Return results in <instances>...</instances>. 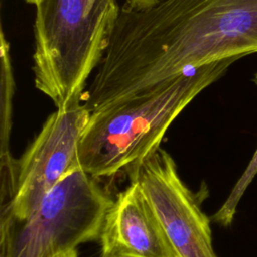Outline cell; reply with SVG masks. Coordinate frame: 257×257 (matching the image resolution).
Returning <instances> with one entry per match:
<instances>
[{
    "label": "cell",
    "instance_id": "obj_2",
    "mask_svg": "<svg viewBox=\"0 0 257 257\" xmlns=\"http://www.w3.org/2000/svg\"><path fill=\"white\" fill-rule=\"evenodd\" d=\"M138 41L163 77L257 52V0H162L136 18Z\"/></svg>",
    "mask_w": 257,
    "mask_h": 257
},
{
    "label": "cell",
    "instance_id": "obj_5",
    "mask_svg": "<svg viewBox=\"0 0 257 257\" xmlns=\"http://www.w3.org/2000/svg\"><path fill=\"white\" fill-rule=\"evenodd\" d=\"M90 111L83 102L56 108L15 160L14 195L0 215L27 218L62 178L80 168L78 150Z\"/></svg>",
    "mask_w": 257,
    "mask_h": 257
},
{
    "label": "cell",
    "instance_id": "obj_7",
    "mask_svg": "<svg viewBox=\"0 0 257 257\" xmlns=\"http://www.w3.org/2000/svg\"><path fill=\"white\" fill-rule=\"evenodd\" d=\"M101 254L178 257L137 181L113 199L99 236Z\"/></svg>",
    "mask_w": 257,
    "mask_h": 257
},
{
    "label": "cell",
    "instance_id": "obj_4",
    "mask_svg": "<svg viewBox=\"0 0 257 257\" xmlns=\"http://www.w3.org/2000/svg\"><path fill=\"white\" fill-rule=\"evenodd\" d=\"M112 201L97 179L78 168L27 218L0 215V257H54L98 240Z\"/></svg>",
    "mask_w": 257,
    "mask_h": 257
},
{
    "label": "cell",
    "instance_id": "obj_8",
    "mask_svg": "<svg viewBox=\"0 0 257 257\" xmlns=\"http://www.w3.org/2000/svg\"><path fill=\"white\" fill-rule=\"evenodd\" d=\"M0 166H10L15 158L10 152L13 98L16 84L10 57V43L4 30L0 32Z\"/></svg>",
    "mask_w": 257,
    "mask_h": 257
},
{
    "label": "cell",
    "instance_id": "obj_13",
    "mask_svg": "<svg viewBox=\"0 0 257 257\" xmlns=\"http://www.w3.org/2000/svg\"><path fill=\"white\" fill-rule=\"evenodd\" d=\"M42 0H25V2L26 3H28V4H31V5H34V6H36L38 3H40Z\"/></svg>",
    "mask_w": 257,
    "mask_h": 257
},
{
    "label": "cell",
    "instance_id": "obj_10",
    "mask_svg": "<svg viewBox=\"0 0 257 257\" xmlns=\"http://www.w3.org/2000/svg\"><path fill=\"white\" fill-rule=\"evenodd\" d=\"M162 0H125L123 5L134 9H144L155 5Z\"/></svg>",
    "mask_w": 257,
    "mask_h": 257
},
{
    "label": "cell",
    "instance_id": "obj_11",
    "mask_svg": "<svg viewBox=\"0 0 257 257\" xmlns=\"http://www.w3.org/2000/svg\"><path fill=\"white\" fill-rule=\"evenodd\" d=\"M54 257H78V254H77L76 250H72V251H69V252H66V253L59 254V255L54 256Z\"/></svg>",
    "mask_w": 257,
    "mask_h": 257
},
{
    "label": "cell",
    "instance_id": "obj_1",
    "mask_svg": "<svg viewBox=\"0 0 257 257\" xmlns=\"http://www.w3.org/2000/svg\"><path fill=\"white\" fill-rule=\"evenodd\" d=\"M238 59L191 68L90 112L78 150L80 168L95 179L131 170L161 147L178 115Z\"/></svg>",
    "mask_w": 257,
    "mask_h": 257
},
{
    "label": "cell",
    "instance_id": "obj_6",
    "mask_svg": "<svg viewBox=\"0 0 257 257\" xmlns=\"http://www.w3.org/2000/svg\"><path fill=\"white\" fill-rule=\"evenodd\" d=\"M127 172L130 181L140 184L178 257H218L201 198L181 179L169 152L159 147Z\"/></svg>",
    "mask_w": 257,
    "mask_h": 257
},
{
    "label": "cell",
    "instance_id": "obj_9",
    "mask_svg": "<svg viewBox=\"0 0 257 257\" xmlns=\"http://www.w3.org/2000/svg\"><path fill=\"white\" fill-rule=\"evenodd\" d=\"M253 82L257 85V72L253 77ZM256 175H257V148L250 162L248 163V166L246 167L245 171L243 172L241 177L238 179V181L232 188L227 199L221 205V207L216 211V213H214V215L212 216L213 222L223 227H228L232 224L237 212V207L239 205V202Z\"/></svg>",
    "mask_w": 257,
    "mask_h": 257
},
{
    "label": "cell",
    "instance_id": "obj_3",
    "mask_svg": "<svg viewBox=\"0 0 257 257\" xmlns=\"http://www.w3.org/2000/svg\"><path fill=\"white\" fill-rule=\"evenodd\" d=\"M35 7V87L56 108L82 102L86 81L103 58L121 7L117 0H42Z\"/></svg>",
    "mask_w": 257,
    "mask_h": 257
},
{
    "label": "cell",
    "instance_id": "obj_12",
    "mask_svg": "<svg viewBox=\"0 0 257 257\" xmlns=\"http://www.w3.org/2000/svg\"><path fill=\"white\" fill-rule=\"evenodd\" d=\"M98 257H134L128 255H122V254H99Z\"/></svg>",
    "mask_w": 257,
    "mask_h": 257
}]
</instances>
